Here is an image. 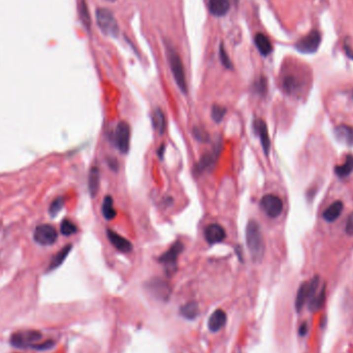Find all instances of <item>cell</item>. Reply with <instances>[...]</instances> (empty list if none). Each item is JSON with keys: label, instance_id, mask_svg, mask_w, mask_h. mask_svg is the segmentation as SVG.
Wrapping results in <instances>:
<instances>
[{"label": "cell", "instance_id": "1", "mask_svg": "<svg viewBox=\"0 0 353 353\" xmlns=\"http://www.w3.org/2000/svg\"><path fill=\"white\" fill-rule=\"evenodd\" d=\"M246 244L250 255L254 261H261L266 251V244L259 223L250 220L246 227Z\"/></svg>", "mask_w": 353, "mask_h": 353}, {"label": "cell", "instance_id": "2", "mask_svg": "<svg viewBox=\"0 0 353 353\" xmlns=\"http://www.w3.org/2000/svg\"><path fill=\"white\" fill-rule=\"evenodd\" d=\"M167 51H168L169 63H170L176 84L178 85L180 90L184 94H187V92H188V86H187L185 70H184V65H183L180 55L176 53L172 47H169V46H168Z\"/></svg>", "mask_w": 353, "mask_h": 353}, {"label": "cell", "instance_id": "3", "mask_svg": "<svg viewBox=\"0 0 353 353\" xmlns=\"http://www.w3.org/2000/svg\"><path fill=\"white\" fill-rule=\"evenodd\" d=\"M96 22L104 35L111 37H117L119 35L117 20L109 9L98 8L96 10Z\"/></svg>", "mask_w": 353, "mask_h": 353}, {"label": "cell", "instance_id": "4", "mask_svg": "<svg viewBox=\"0 0 353 353\" xmlns=\"http://www.w3.org/2000/svg\"><path fill=\"white\" fill-rule=\"evenodd\" d=\"M319 283H320V279L318 276H315L314 278L304 282L300 286L295 297V310L297 312H301L305 304L312 300V297L316 294Z\"/></svg>", "mask_w": 353, "mask_h": 353}, {"label": "cell", "instance_id": "5", "mask_svg": "<svg viewBox=\"0 0 353 353\" xmlns=\"http://www.w3.org/2000/svg\"><path fill=\"white\" fill-rule=\"evenodd\" d=\"M40 339L41 334L38 330H21V332H17L10 337V344L16 348H32Z\"/></svg>", "mask_w": 353, "mask_h": 353}, {"label": "cell", "instance_id": "6", "mask_svg": "<svg viewBox=\"0 0 353 353\" xmlns=\"http://www.w3.org/2000/svg\"><path fill=\"white\" fill-rule=\"evenodd\" d=\"M221 146H222L221 141H218L211 152L204 154L194 168V173L196 175H201L214 169L215 164L218 160L219 154L221 152Z\"/></svg>", "mask_w": 353, "mask_h": 353}, {"label": "cell", "instance_id": "7", "mask_svg": "<svg viewBox=\"0 0 353 353\" xmlns=\"http://www.w3.org/2000/svg\"><path fill=\"white\" fill-rule=\"evenodd\" d=\"M58 235L57 230L54 226L50 224H41L38 225L33 234V239L41 246H50L53 245L57 241Z\"/></svg>", "mask_w": 353, "mask_h": 353}, {"label": "cell", "instance_id": "8", "mask_svg": "<svg viewBox=\"0 0 353 353\" xmlns=\"http://www.w3.org/2000/svg\"><path fill=\"white\" fill-rule=\"evenodd\" d=\"M261 209L271 218H277L282 214L283 202L281 198L275 194L264 195L260 201Z\"/></svg>", "mask_w": 353, "mask_h": 353}, {"label": "cell", "instance_id": "9", "mask_svg": "<svg viewBox=\"0 0 353 353\" xmlns=\"http://www.w3.org/2000/svg\"><path fill=\"white\" fill-rule=\"evenodd\" d=\"M320 41H321L320 33H319L317 30H314L297 41L295 48L297 51H300L302 53L311 54L317 51L319 46H320Z\"/></svg>", "mask_w": 353, "mask_h": 353}, {"label": "cell", "instance_id": "10", "mask_svg": "<svg viewBox=\"0 0 353 353\" xmlns=\"http://www.w3.org/2000/svg\"><path fill=\"white\" fill-rule=\"evenodd\" d=\"M116 146L119 151L123 154H126L129 151L130 146V127L125 121H120L116 128L115 134Z\"/></svg>", "mask_w": 353, "mask_h": 353}, {"label": "cell", "instance_id": "11", "mask_svg": "<svg viewBox=\"0 0 353 353\" xmlns=\"http://www.w3.org/2000/svg\"><path fill=\"white\" fill-rule=\"evenodd\" d=\"M147 288L151 295L159 301H168L170 299L172 289L170 285L161 279L151 280L147 285Z\"/></svg>", "mask_w": 353, "mask_h": 353}, {"label": "cell", "instance_id": "12", "mask_svg": "<svg viewBox=\"0 0 353 353\" xmlns=\"http://www.w3.org/2000/svg\"><path fill=\"white\" fill-rule=\"evenodd\" d=\"M183 250H184V245L182 243L179 241L175 242L168 251H165L162 255L159 256L158 260L160 263L164 264L165 267H169V268L175 267L176 260H178Z\"/></svg>", "mask_w": 353, "mask_h": 353}, {"label": "cell", "instance_id": "13", "mask_svg": "<svg viewBox=\"0 0 353 353\" xmlns=\"http://www.w3.org/2000/svg\"><path fill=\"white\" fill-rule=\"evenodd\" d=\"M204 234H205V239L209 245L218 244V243L222 242L226 238V233L224 228L218 223L209 224L205 228Z\"/></svg>", "mask_w": 353, "mask_h": 353}, {"label": "cell", "instance_id": "14", "mask_svg": "<svg viewBox=\"0 0 353 353\" xmlns=\"http://www.w3.org/2000/svg\"><path fill=\"white\" fill-rule=\"evenodd\" d=\"M106 237L109 241V243L120 252H123V253H129L132 251V244L131 243L123 238L121 235L117 234L116 231L112 230V229H107L106 230Z\"/></svg>", "mask_w": 353, "mask_h": 353}, {"label": "cell", "instance_id": "15", "mask_svg": "<svg viewBox=\"0 0 353 353\" xmlns=\"http://www.w3.org/2000/svg\"><path fill=\"white\" fill-rule=\"evenodd\" d=\"M254 127L256 129L257 135L259 136V139H260V141H261V146H262V149L264 151V154H266V156H269L270 150H271V141H270V137H269L268 126H267L266 122H264L263 120L258 119V120L255 121Z\"/></svg>", "mask_w": 353, "mask_h": 353}, {"label": "cell", "instance_id": "16", "mask_svg": "<svg viewBox=\"0 0 353 353\" xmlns=\"http://www.w3.org/2000/svg\"><path fill=\"white\" fill-rule=\"evenodd\" d=\"M226 313L221 310V309H218V310L214 311L213 314L210 316L209 321H208V327L209 330L212 333H217L222 327H224L226 323Z\"/></svg>", "mask_w": 353, "mask_h": 353}, {"label": "cell", "instance_id": "17", "mask_svg": "<svg viewBox=\"0 0 353 353\" xmlns=\"http://www.w3.org/2000/svg\"><path fill=\"white\" fill-rule=\"evenodd\" d=\"M230 7L229 0H209V10L216 17L225 16Z\"/></svg>", "mask_w": 353, "mask_h": 353}, {"label": "cell", "instance_id": "18", "mask_svg": "<svg viewBox=\"0 0 353 353\" xmlns=\"http://www.w3.org/2000/svg\"><path fill=\"white\" fill-rule=\"evenodd\" d=\"M337 139L343 144L353 147V127L348 125H341L336 128Z\"/></svg>", "mask_w": 353, "mask_h": 353}, {"label": "cell", "instance_id": "19", "mask_svg": "<svg viewBox=\"0 0 353 353\" xmlns=\"http://www.w3.org/2000/svg\"><path fill=\"white\" fill-rule=\"evenodd\" d=\"M255 46L258 50V52L262 55V56H268L273 51L272 42L269 39L267 35H264L263 33H257L254 38Z\"/></svg>", "mask_w": 353, "mask_h": 353}, {"label": "cell", "instance_id": "20", "mask_svg": "<svg viewBox=\"0 0 353 353\" xmlns=\"http://www.w3.org/2000/svg\"><path fill=\"white\" fill-rule=\"evenodd\" d=\"M343 209H344V204L341 201H337L333 203L323 212L324 220H326L328 222L335 221V220H337L340 217L342 212H343Z\"/></svg>", "mask_w": 353, "mask_h": 353}, {"label": "cell", "instance_id": "21", "mask_svg": "<svg viewBox=\"0 0 353 353\" xmlns=\"http://www.w3.org/2000/svg\"><path fill=\"white\" fill-rule=\"evenodd\" d=\"M72 246L71 245H66L65 247H63L56 255H55L50 263V266L48 268V272H52L54 270H56L57 268H59L61 264L64 262V260L66 259V257L69 256L70 252L71 251Z\"/></svg>", "mask_w": 353, "mask_h": 353}, {"label": "cell", "instance_id": "22", "mask_svg": "<svg viewBox=\"0 0 353 353\" xmlns=\"http://www.w3.org/2000/svg\"><path fill=\"white\" fill-rule=\"evenodd\" d=\"M102 213L106 220H113L116 217L117 212L114 208V201L112 196L106 195L104 198L103 206H102Z\"/></svg>", "mask_w": 353, "mask_h": 353}, {"label": "cell", "instance_id": "23", "mask_svg": "<svg viewBox=\"0 0 353 353\" xmlns=\"http://www.w3.org/2000/svg\"><path fill=\"white\" fill-rule=\"evenodd\" d=\"M99 183H101V174H99V170L97 168H92L89 173V180H88L89 191L92 197L96 196L99 190Z\"/></svg>", "mask_w": 353, "mask_h": 353}, {"label": "cell", "instance_id": "24", "mask_svg": "<svg viewBox=\"0 0 353 353\" xmlns=\"http://www.w3.org/2000/svg\"><path fill=\"white\" fill-rule=\"evenodd\" d=\"M180 313L186 319L193 320V319H195L197 315L200 314V307H198L197 303L195 302H189L181 308Z\"/></svg>", "mask_w": 353, "mask_h": 353}, {"label": "cell", "instance_id": "25", "mask_svg": "<svg viewBox=\"0 0 353 353\" xmlns=\"http://www.w3.org/2000/svg\"><path fill=\"white\" fill-rule=\"evenodd\" d=\"M352 172H353V155L349 154V155L346 156V160L344 164L336 167L335 173L339 178H345V176H349Z\"/></svg>", "mask_w": 353, "mask_h": 353}, {"label": "cell", "instance_id": "26", "mask_svg": "<svg viewBox=\"0 0 353 353\" xmlns=\"http://www.w3.org/2000/svg\"><path fill=\"white\" fill-rule=\"evenodd\" d=\"M324 301H325V285H323L321 291L318 294H315L312 297V300L309 302V310L313 313L319 311L322 308Z\"/></svg>", "mask_w": 353, "mask_h": 353}, {"label": "cell", "instance_id": "27", "mask_svg": "<svg viewBox=\"0 0 353 353\" xmlns=\"http://www.w3.org/2000/svg\"><path fill=\"white\" fill-rule=\"evenodd\" d=\"M153 125L160 136L164 134L165 128H167V121H165V116L160 108H157L153 114Z\"/></svg>", "mask_w": 353, "mask_h": 353}, {"label": "cell", "instance_id": "28", "mask_svg": "<svg viewBox=\"0 0 353 353\" xmlns=\"http://www.w3.org/2000/svg\"><path fill=\"white\" fill-rule=\"evenodd\" d=\"M297 87H299V81L293 75H286L283 80V89L286 93H293Z\"/></svg>", "mask_w": 353, "mask_h": 353}, {"label": "cell", "instance_id": "29", "mask_svg": "<svg viewBox=\"0 0 353 353\" xmlns=\"http://www.w3.org/2000/svg\"><path fill=\"white\" fill-rule=\"evenodd\" d=\"M60 231L63 236L69 237L78 233V227L71 220L64 219L60 225Z\"/></svg>", "mask_w": 353, "mask_h": 353}, {"label": "cell", "instance_id": "30", "mask_svg": "<svg viewBox=\"0 0 353 353\" xmlns=\"http://www.w3.org/2000/svg\"><path fill=\"white\" fill-rule=\"evenodd\" d=\"M64 206V198L63 197H57L56 200H54L49 208V214L51 217H56Z\"/></svg>", "mask_w": 353, "mask_h": 353}, {"label": "cell", "instance_id": "31", "mask_svg": "<svg viewBox=\"0 0 353 353\" xmlns=\"http://www.w3.org/2000/svg\"><path fill=\"white\" fill-rule=\"evenodd\" d=\"M225 114H226V108L224 106H218V105L213 106L212 111H211V116H212V119L214 120V122H216V123L221 122Z\"/></svg>", "mask_w": 353, "mask_h": 353}, {"label": "cell", "instance_id": "32", "mask_svg": "<svg viewBox=\"0 0 353 353\" xmlns=\"http://www.w3.org/2000/svg\"><path fill=\"white\" fill-rule=\"evenodd\" d=\"M80 14H81V19L83 21L84 25L87 28H89L90 23H91V20H90V15H89V12H88V7H87V4L85 3V1H82V3H81Z\"/></svg>", "mask_w": 353, "mask_h": 353}, {"label": "cell", "instance_id": "33", "mask_svg": "<svg viewBox=\"0 0 353 353\" xmlns=\"http://www.w3.org/2000/svg\"><path fill=\"white\" fill-rule=\"evenodd\" d=\"M219 55H220V59H221V62H222V64L225 66V68H226V69H229V70L233 69V64H231V61H230V59H229V57H228V55H227V53H226V51L224 50V48H223L222 45L220 46Z\"/></svg>", "mask_w": 353, "mask_h": 353}, {"label": "cell", "instance_id": "34", "mask_svg": "<svg viewBox=\"0 0 353 353\" xmlns=\"http://www.w3.org/2000/svg\"><path fill=\"white\" fill-rule=\"evenodd\" d=\"M193 136L197 141H203V142H206L209 141V135L202 128L194 127L193 128Z\"/></svg>", "mask_w": 353, "mask_h": 353}, {"label": "cell", "instance_id": "35", "mask_svg": "<svg viewBox=\"0 0 353 353\" xmlns=\"http://www.w3.org/2000/svg\"><path fill=\"white\" fill-rule=\"evenodd\" d=\"M255 89L259 94H264L267 92V80L261 76V78L256 82Z\"/></svg>", "mask_w": 353, "mask_h": 353}, {"label": "cell", "instance_id": "36", "mask_svg": "<svg viewBox=\"0 0 353 353\" xmlns=\"http://www.w3.org/2000/svg\"><path fill=\"white\" fill-rule=\"evenodd\" d=\"M54 345H55V343L53 341H46V342H43V343H41V344H35L32 348L42 351V350H49V349L53 348Z\"/></svg>", "mask_w": 353, "mask_h": 353}, {"label": "cell", "instance_id": "37", "mask_svg": "<svg viewBox=\"0 0 353 353\" xmlns=\"http://www.w3.org/2000/svg\"><path fill=\"white\" fill-rule=\"evenodd\" d=\"M346 233L348 235H353V212L349 215L346 222Z\"/></svg>", "mask_w": 353, "mask_h": 353}, {"label": "cell", "instance_id": "38", "mask_svg": "<svg viewBox=\"0 0 353 353\" xmlns=\"http://www.w3.org/2000/svg\"><path fill=\"white\" fill-rule=\"evenodd\" d=\"M307 328H308V325L307 323H303L300 327V335L301 336H305L307 334Z\"/></svg>", "mask_w": 353, "mask_h": 353}, {"label": "cell", "instance_id": "39", "mask_svg": "<svg viewBox=\"0 0 353 353\" xmlns=\"http://www.w3.org/2000/svg\"><path fill=\"white\" fill-rule=\"evenodd\" d=\"M164 150H165V146L164 145H161L160 148L158 149V156L163 159V155H164Z\"/></svg>", "mask_w": 353, "mask_h": 353}, {"label": "cell", "instance_id": "40", "mask_svg": "<svg viewBox=\"0 0 353 353\" xmlns=\"http://www.w3.org/2000/svg\"><path fill=\"white\" fill-rule=\"evenodd\" d=\"M108 1H115V0H108Z\"/></svg>", "mask_w": 353, "mask_h": 353}]
</instances>
